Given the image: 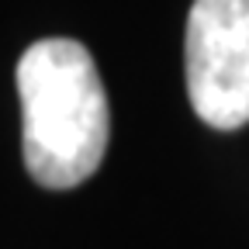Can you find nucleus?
Returning <instances> with one entry per match:
<instances>
[{"label": "nucleus", "mask_w": 249, "mask_h": 249, "mask_svg": "<svg viewBox=\"0 0 249 249\" xmlns=\"http://www.w3.org/2000/svg\"><path fill=\"white\" fill-rule=\"evenodd\" d=\"M21 152L31 180L70 191L101 170L111 135L97 62L76 38L31 42L18 59Z\"/></svg>", "instance_id": "1"}, {"label": "nucleus", "mask_w": 249, "mask_h": 249, "mask_svg": "<svg viewBox=\"0 0 249 249\" xmlns=\"http://www.w3.org/2000/svg\"><path fill=\"white\" fill-rule=\"evenodd\" d=\"M194 114L214 132L249 124V0H194L183 35Z\"/></svg>", "instance_id": "2"}]
</instances>
